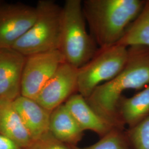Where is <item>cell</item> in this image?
Wrapping results in <instances>:
<instances>
[{
  "label": "cell",
  "mask_w": 149,
  "mask_h": 149,
  "mask_svg": "<svg viewBox=\"0 0 149 149\" xmlns=\"http://www.w3.org/2000/svg\"><path fill=\"white\" fill-rule=\"evenodd\" d=\"M149 85V47L128 48L127 61L114 79L98 86L86 100L90 106L114 128L124 125L119 116L118 106L123 92L143 89Z\"/></svg>",
  "instance_id": "1"
},
{
  "label": "cell",
  "mask_w": 149,
  "mask_h": 149,
  "mask_svg": "<svg viewBox=\"0 0 149 149\" xmlns=\"http://www.w3.org/2000/svg\"><path fill=\"white\" fill-rule=\"evenodd\" d=\"M145 1L86 0L83 13L100 48L117 44L142 10Z\"/></svg>",
  "instance_id": "2"
},
{
  "label": "cell",
  "mask_w": 149,
  "mask_h": 149,
  "mask_svg": "<svg viewBox=\"0 0 149 149\" xmlns=\"http://www.w3.org/2000/svg\"><path fill=\"white\" fill-rule=\"evenodd\" d=\"M96 44L86 30L82 1H66L63 7L59 48L65 61L79 69L95 55L98 50Z\"/></svg>",
  "instance_id": "3"
},
{
  "label": "cell",
  "mask_w": 149,
  "mask_h": 149,
  "mask_svg": "<svg viewBox=\"0 0 149 149\" xmlns=\"http://www.w3.org/2000/svg\"><path fill=\"white\" fill-rule=\"evenodd\" d=\"M36 7V21L12 48L25 56L59 50L60 45L63 7L51 0H40Z\"/></svg>",
  "instance_id": "4"
},
{
  "label": "cell",
  "mask_w": 149,
  "mask_h": 149,
  "mask_svg": "<svg viewBox=\"0 0 149 149\" xmlns=\"http://www.w3.org/2000/svg\"><path fill=\"white\" fill-rule=\"evenodd\" d=\"M128 48L116 44L99 48L95 55L79 69L77 91L86 99L96 88L114 79L127 61Z\"/></svg>",
  "instance_id": "5"
},
{
  "label": "cell",
  "mask_w": 149,
  "mask_h": 149,
  "mask_svg": "<svg viewBox=\"0 0 149 149\" xmlns=\"http://www.w3.org/2000/svg\"><path fill=\"white\" fill-rule=\"evenodd\" d=\"M65 62L59 50L26 56L22 77L21 96L36 100L59 66Z\"/></svg>",
  "instance_id": "6"
},
{
  "label": "cell",
  "mask_w": 149,
  "mask_h": 149,
  "mask_svg": "<svg viewBox=\"0 0 149 149\" xmlns=\"http://www.w3.org/2000/svg\"><path fill=\"white\" fill-rule=\"evenodd\" d=\"M37 9L23 3H0V49L12 48L32 27Z\"/></svg>",
  "instance_id": "7"
},
{
  "label": "cell",
  "mask_w": 149,
  "mask_h": 149,
  "mask_svg": "<svg viewBox=\"0 0 149 149\" xmlns=\"http://www.w3.org/2000/svg\"><path fill=\"white\" fill-rule=\"evenodd\" d=\"M79 69L64 62L44 86L36 99L50 112L64 104L77 91Z\"/></svg>",
  "instance_id": "8"
},
{
  "label": "cell",
  "mask_w": 149,
  "mask_h": 149,
  "mask_svg": "<svg viewBox=\"0 0 149 149\" xmlns=\"http://www.w3.org/2000/svg\"><path fill=\"white\" fill-rule=\"evenodd\" d=\"M26 56L13 48L0 49V102H13L21 96Z\"/></svg>",
  "instance_id": "9"
},
{
  "label": "cell",
  "mask_w": 149,
  "mask_h": 149,
  "mask_svg": "<svg viewBox=\"0 0 149 149\" xmlns=\"http://www.w3.org/2000/svg\"><path fill=\"white\" fill-rule=\"evenodd\" d=\"M33 140L49 132L51 112L34 100L20 96L13 102Z\"/></svg>",
  "instance_id": "10"
},
{
  "label": "cell",
  "mask_w": 149,
  "mask_h": 149,
  "mask_svg": "<svg viewBox=\"0 0 149 149\" xmlns=\"http://www.w3.org/2000/svg\"><path fill=\"white\" fill-rule=\"evenodd\" d=\"M64 104L84 131L91 130L102 137L117 129L99 115L79 93L72 95Z\"/></svg>",
  "instance_id": "11"
},
{
  "label": "cell",
  "mask_w": 149,
  "mask_h": 149,
  "mask_svg": "<svg viewBox=\"0 0 149 149\" xmlns=\"http://www.w3.org/2000/svg\"><path fill=\"white\" fill-rule=\"evenodd\" d=\"M49 132L61 142L74 146L81 141L84 131L63 104L51 112Z\"/></svg>",
  "instance_id": "12"
},
{
  "label": "cell",
  "mask_w": 149,
  "mask_h": 149,
  "mask_svg": "<svg viewBox=\"0 0 149 149\" xmlns=\"http://www.w3.org/2000/svg\"><path fill=\"white\" fill-rule=\"evenodd\" d=\"M0 133L11 139L23 149L33 141L13 102H0Z\"/></svg>",
  "instance_id": "13"
},
{
  "label": "cell",
  "mask_w": 149,
  "mask_h": 149,
  "mask_svg": "<svg viewBox=\"0 0 149 149\" xmlns=\"http://www.w3.org/2000/svg\"><path fill=\"white\" fill-rule=\"evenodd\" d=\"M119 116L124 125L133 128L149 116V85L130 98L122 97Z\"/></svg>",
  "instance_id": "14"
},
{
  "label": "cell",
  "mask_w": 149,
  "mask_h": 149,
  "mask_svg": "<svg viewBox=\"0 0 149 149\" xmlns=\"http://www.w3.org/2000/svg\"><path fill=\"white\" fill-rule=\"evenodd\" d=\"M117 44L127 48L133 46L149 47V0L145 1L138 16L129 25Z\"/></svg>",
  "instance_id": "15"
},
{
  "label": "cell",
  "mask_w": 149,
  "mask_h": 149,
  "mask_svg": "<svg viewBox=\"0 0 149 149\" xmlns=\"http://www.w3.org/2000/svg\"><path fill=\"white\" fill-rule=\"evenodd\" d=\"M127 139L122 130L114 129L95 144L86 148L72 146L73 149H129Z\"/></svg>",
  "instance_id": "16"
},
{
  "label": "cell",
  "mask_w": 149,
  "mask_h": 149,
  "mask_svg": "<svg viewBox=\"0 0 149 149\" xmlns=\"http://www.w3.org/2000/svg\"><path fill=\"white\" fill-rule=\"evenodd\" d=\"M128 139L135 149H149V116L128 132Z\"/></svg>",
  "instance_id": "17"
},
{
  "label": "cell",
  "mask_w": 149,
  "mask_h": 149,
  "mask_svg": "<svg viewBox=\"0 0 149 149\" xmlns=\"http://www.w3.org/2000/svg\"><path fill=\"white\" fill-rule=\"evenodd\" d=\"M24 149H73L72 146L64 144L53 136L50 132L39 138L33 140Z\"/></svg>",
  "instance_id": "18"
},
{
  "label": "cell",
  "mask_w": 149,
  "mask_h": 149,
  "mask_svg": "<svg viewBox=\"0 0 149 149\" xmlns=\"http://www.w3.org/2000/svg\"><path fill=\"white\" fill-rule=\"evenodd\" d=\"M0 149H24L15 141L0 133Z\"/></svg>",
  "instance_id": "19"
},
{
  "label": "cell",
  "mask_w": 149,
  "mask_h": 149,
  "mask_svg": "<svg viewBox=\"0 0 149 149\" xmlns=\"http://www.w3.org/2000/svg\"><path fill=\"white\" fill-rule=\"evenodd\" d=\"M1 3V1H0V3Z\"/></svg>",
  "instance_id": "20"
}]
</instances>
